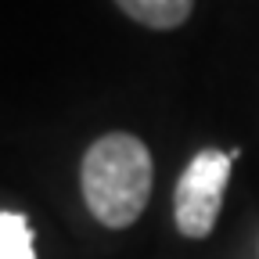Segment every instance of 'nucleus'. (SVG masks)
Here are the masks:
<instances>
[{
	"mask_svg": "<svg viewBox=\"0 0 259 259\" xmlns=\"http://www.w3.org/2000/svg\"><path fill=\"white\" fill-rule=\"evenodd\" d=\"M115 4L122 15H130L148 29H158V32L184 25L194 11V0H115Z\"/></svg>",
	"mask_w": 259,
	"mask_h": 259,
	"instance_id": "nucleus-3",
	"label": "nucleus"
},
{
	"mask_svg": "<svg viewBox=\"0 0 259 259\" xmlns=\"http://www.w3.org/2000/svg\"><path fill=\"white\" fill-rule=\"evenodd\" d=\"M0 259H36V238L22 212H0Z\"/></svg>",
	"mask_w": 259,
	"mask_h": 259,
	"instance_id": "nucleus-4",
	"label": "nucleus"
},
{
	"mask_svg": "<svg viewBox=\"0 0 259 259\" xmlns=\"http://www.w3.org/2000/svg\"><path fill=\"white\" fill-rule=\"evenodd\" d=\"M151 151L141 137L134 134H101L83 155L79 166V187L83 202L94 220H101V227L122 231L134 227L151 198Z\"/></svg>",
	"mask_w": 259,
	"mask_h": 259,
	"instance_id": "nucleus-1",
	"label": "nucleus"
},
{
	"mask_svg": "<svg viewBox=\"0 0 259 259\" xmlns=\"http://www.w3.org/2000/svg\"><path fill=\"white\" fill-rule=\"evenodd\" d=\"M234 158L231 151L205 148L198 151L180 173L173 191V212H177V231L184 238H209L223 209V191L231 180Z\"/></svg>",
	"mask_w": 259,
	"mask_h": 259,
	"instance_id": "nucleus-2",
	"label": "nucleus"
}]
</instances>
